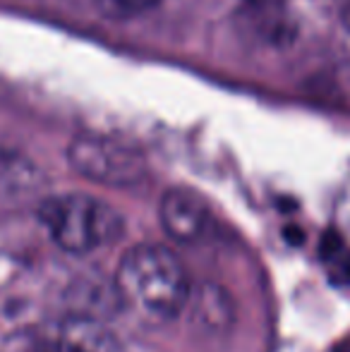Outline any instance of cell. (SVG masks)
<instances>
[{
	"label": "cell",
	"instance_id": "3",
	"mask_svg": "<svg viewBox=\"0 0 350 352\" xmlns=\"http://www.w3.org/2000/svg\"><path fill=\"white\" fill-rule=\"evenodd\" d=\"M67 158L80 175L108 187L140 185L149 170L142 151L103 135H80L67 148Z\"/></svg>",
	"mask_w": 350,
	"mask_h": 352
},
{
	"label": "cell",
	"instance_id": "1",
	"mask_svg": "<svg viewBox=\"0 0 350 352\" xmlns=\"http://www.w3.org/2000/svg\"><path fill=\"white\" fill-rule=\"evenodd\" d=\"M116 290L127 307L156 321L173 319L190 297V280L180 259L161 245H137L125 252L116 274Z\"/></svg>",
	"mask_w": 350,
	"mask_h": 352
},
{
	"label": "cell",
	"instance_id": "7",
	"mask_svg": "<svg viewBox=\"0 0 350 352\" xmlns=\"http://www.w3.org/2000/svg\"><path fill=\"white\" fill-rule=\"evenodd\" d=\"M103 3L120 14H140L154 8L159 0H103Z\"/></svg>",
	"mask_w": 350,
	"mask_h": 352
},
{
	"label": "cell",
	"instance_id": "2",
	"mask_svg": "<svg viewBox=\"0 0 350 352\" xmlns=\"http://www.w3.org/2000/svg\"><path fill=\"white\" fill-rule=\"evenodd\" d=\"M53 242L70 254H89L122 235V216L111 204L89 195L51 197L39 209Z\"/></svg>",
	"mask_w": 350,
	"mask_h": 352
},
{
	"label": "cell",
	"instance_id": "8",
	"mask_svg": "<svg viewBox=\"0 0 350 352\" xmlns=\"http://www.w3.org/2000/svg\"><path fill=\"white\" fill-rule=\"evenodd\" d=\"M338 3H341V8H343V17H346L350 24V0H338Z\"/></svg>",
	"mask_w": 350,
	"mask_h": 352
},
{
	"label": "cell",
	"instance_id": "4",
	"mask_svg": "<svg viewBox=\"0 0 350 352\" xmlns=\"http://www.w3.org/2000/svg\"><path fill=\"white\" fill-rule=\"evenodd\" d=\"M159 218L164 230L185 245L204 240L211 228V211L206 201L185 187H173L161 197Z\"/></svg>",
	"mask_w": 350,
	"mask_h": 352
},
{
	"label": "cell",
	"instance_id": "5",
	"mask_svg": "<svg viewBox=\"0 0 350 352\" xmlns=\"http://www.w3.org/2000/svg\"><path fill=\"white\" fill-rule=\"evenodd\" d=\"M322 256L333 278L350 280V247L338 237H327L322 245Z\"/></svg>",
	"mask_w": 350,
	"mask_h": 352
},
{
	"label": "cell",
	"instance_id": "6",
	"mask_svg": "<svg viewBox=\"0 0 350 352\" xmlns=\"http://www.w3.org/2000/svg\"><path fill=\"white\" fill-rule=\"evenodd\" d=\"M29 352H89V350L67 338H43L39 343H34Z\"/></svg>",
	"mask_w": 350,
	"mask_h": 352
}]
</instances>
